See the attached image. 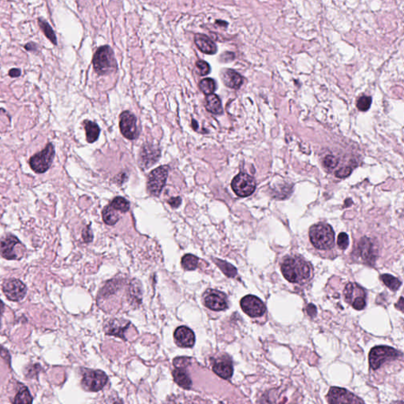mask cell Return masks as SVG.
<instances>
[{
    "label": "cell",
    "mask_w": 404,
    "mask_h": 404,
    "mask_svg": "<svg viewBox=\"0 0 404 404\" xmlns=\"http://www.w3.org/2000/svg\"><path fill=\"white\" fill-rule=\"evenodd\" d=\"M199 258L193 255H185L182 258V266L185 270H194L198 267Z\"/></svg>",
    "instance_id": "obj_26"
},
{
    "label": "cell",
    "mask_w": 404,
    "mask_h": 404,
    "mask_svg": "<svg viewBox=\"0 0 404 404\" xmlns=\"http://www.w3.org/2000/svg\"><path fill=\"white\" fill-rule=\"evenodd\" d=\"M174 338L179 347H192L195 343V335L186 326L177 328L174 332Z\"/></svg>",
    "instance_id": "obj_17"
},
{
    "label": "cell",
    "mask_w": 404,
    "mask_h": 404,
    "mask_svg": "<svg viewBox=\"0 0 404 404\" xmlns=\"http://www.w3.org/2000/svg\"><path fill=\"white\" fill-rule=\"evenodd\" d=\"M130 325V323L128 322H119L118 320H114L110 322L109 326L106 328L107 334L125 339L124 331L127 330Z\"/></svg>",
    "instance_id": "obj_22"
},
{
    "label": "cell",
    "mask_w": 404,
    "mask_h": 404,
    "mask_svg": "<svg viewBox=\"0 0 404 404\" xmlns=\"http://www.w3.org/2000/svg\"><path fill=\"white\" fill-rule=\"evenodd\" d=\"M317 310V309H316L315 306L313 305V304H310V305H308L307 310H307L308 314L313 317V316L317 314V310Z\"/></svg>",
    "instance_id": "obj_41"
},
{
    "label": "cell",
    "mask_w": 404,
    "mask_h": 404,
    "mask_svg": "<svg viewBox=\"0 0 404 404\" xmlns=\"http://www.w3.org/2000/svg\"><path fill=\"white\" fill-rule=\"evenodd\" d=\"M82 238L85 243H90L91 241H93V233H92L89 226L85 227V228L83 230Z\"/></svg>",
    "instance_id": "obj_38"
},
{
    "label": "cell",
    "mask_w": 404,
    "mask_h": 404,
    "mask_svg": "<svg viewBox=\"0 0 404 404\" xmlns=\"http://www.w3.org/2000/svg\"><path fill=\"white\" fill-rule=\"evenodd\" d=\"M199 88L205 94H211L217 89V84L213 78L202 79L200 81Z\"/></svg>",
    "instance_id": "obj_32"
},
{
    "label": "cell",
    "mask_w": 404,
    "mask_h": 404,
    "mask_svg": "<svg viewBox=\"0 0 404 404\" xmlns=\"http://www.w3.org/2000/svg\"><path fill=\"white\" fill-rule=\"evenodd\" d=\"M103 220L108 225H114L119 220V214L110 205L104 209L102 213Z\"/></svg>",
    "instance_id": "obj_25"
},
{
    "label": "cell",
    "mask_w": 404,
    "mask_h": 404,
    "mask_svg": "<svg viewBox=\"0 0 404 404\" xmlns=\"http://www.w3.org/2000/svg\"><path fill=\"white\" fill-rule=\"evenodd\" d=\"M310 242L316 249L328 251L332 248L335 243V232L331 225L319 223L310 227L309 231Z\"/></svg>",
    "instance_id": "obj_2"
},
{
    "label": "cell",
    "mask_w": 404,
    "mask_h": 404,
    "mask_svg": "<svg viewBox=\"0 0 404 404\" xmlns=\"http://www.w3.org/2000/svg\"><path fill=\"white\" fill-rule=\"evenodd\" d=\"M38 23H39V27L41 29L42 31L43 32L44 35L47 37V39H49L50 41L52 42L53 44L57 45V38L54 33L52 28L51 27L49 24L47 23L44 20L39 18L38 19Z\"/></svg>",
    "instance_id": "obj_27"
},
{
    "label": "cell",
    "mask_w": 404,
    "mask_h": 404,
    "mask_svg": "<svg viewBox=\"0 0 404 404\" xmlns=\"http://www.w3.org/2000/svg\"><path fill=\"white\" fill-rule=\"evenodd\" d=\"M26 287L18 279H10L4 282L2 292L6 298L13 302H19L26 297Z\"/></svg>",
    "instance_id": "obj_10"
},
{
    "label": "cell",
    "mask_w": 404,
    "mask_h": 404,
    "mask_svg": "<svg viewBox=\"0 0 404 404\" xmlns=\"http://www.w3.org/2000/svg\"><path fill=\"white\" fill-rule=\"evenodd\" d=\"M372 103V99L370 97L363 96L358 100L357 108L361 111H367L369 110Z\"/></svg>",
    "instance_id": "obj_33"
},
{
    "label": "cell",
    "mask_w": 404,
    "mask_h": 404,
    "mask_svg": "<svg viewBox=\"0 0 404 404\" xmlns=\"http://www.w3.org/2000/svg\"><path fill=\"white\" fill-rule=\"evenodd\" d=\"M110 205L117 211L122 212V213H126L130 209V202L127 200L125 199L124 197H115L110 202Z\"/></svg>",
    "instance_id": "obj_31"
},
{
    "label": "cell",
    "mask_w": 404,
    "mask_h": 404,
    "mask_svg": "<svg viewBox=\"0 0 404 404\" xmlns=\"http://www.w3.org/2000/svg\"><path fill=\"white\" fill-rule=\"evenodd\" d=\"M352 169L349 167H345V168H340L335 172V176L339 179H343V178L347 177L351 175Z\"/></svg>",
    "instance_id": "obj_37"
},
{
    "label": "cell",
    "mask_w": 404,
    "mask_h": 404,
    "mask_svg": "<svg viewBox=\"0 0 404 404\" xmlns=\"http://www.w3.org/2000/svg\"><path fill=\"white\" fill-rule=\"evenodd\" d=\"M231 188L239 197H248L255 192L256 183L255 179L248 174L239 173L233 179Z\"/></svg>",
    "instance_id": "obj_9"
},
{
    "label": "cell",
    "mask_w": 404,
    "mask_h": 404,
    "mask_svg": "<svg viewBox=\"0 0 404 404\" xmlns=\"http://www.w3.org/2000/svg\"><path fill=\"white\" fill-rule=\"evenodd\" d=\"M381 280H382L383 283H384L390 290L394 291V292L398 290L399 288H401V284H402L401 280H399L398 278H396L395 276H392V275H382V276H381Z\"/></svg>",
    "instance_id": "obj_30"
},
{
    "label": "cell",
    "mask_w": 404,
    "mask_h": 404,
    "mask_svg": "<svg viewBox=\"0 0 404 404\" xmlns=\"http://www.w3.org/2000/svg\"><path fill=\"white\" fill-rule=\"evenodd\" d=\"M214 262L217 264V266L220 268V270L228 277H235L237 275V269L232 264H229L227 261L220 260V259H214Z\"/></svg>",
    "instance_id": "obj_28"
},
{
    "label": "cell",
    "mask_w": 404,
    "mask_h": 404,
    "mask_svg": "<svg viewBox=\"0 0 404 404\" xmlns=\"http://www.w3.org/2000/svg\"><path fill=\"white\" fill-rule=\"evenodd\" d=\"M54 156H55L54 146L51 143H48L41 152L36 153L30 158V168L35 173H44L51 167Z\"/></svg>",
    "instance_id": "obj_5"
},
{
    "label": "cell",
    "mask_w": 404,
    "mask_h": 404,
    "mask_svg": "<svg viewBox=\"0 0 404 404\" xmlns=\"http://www.w3.org/2000/svg\"><path fill=\"white\" fill-rule=\"evenodd\" d=\"M401 353L393 347L388 346H379L373 347L369 355V366L371 369H379L384 363L393 361L401 356Z\"/></svg>",
    "instance_id": "obj_4"
},
{
    "label": "cell",
    "mask_w": 404,
    "mask_h": 404,
    "mask_svg": "<svg viewBox=\"0 0 404 404\" xmlns=\"http://www.w3.org/2000/svg\"><path fill=\"white\" fill-rule=\"evenodd\" d=\"M281 272L289 282L298 284L310 278L312 267L302 257L292 255L284 257L281 264Z\"/></svg>",
    "instance_id": "obj_1"
},
{
    "label": "cell",
    "mask_w": 404,
    "mask_h": 404,
    "mask_svg": "<svg viewBox=\"0 0 404 404\" xmlns=\"http://www.w3.org/2000/svg\"><path fill=\"white\" fill-rule=\"evenodd\" d=\"M337 244L341 250H346L349 245V237L346 233L342 232L339 234L337 239Z\"/></svg>",
    "instance_id": "obj_36"
},
{
    "label": "cell",
    "mask_w": 404,
    "mask_h": 404,
    "mask_svg": "<svg viewBox=\"0 0 404 404\" xmlns=\"http://www.w3.org/2000/svg\"><path fill=\"white\" fill-rule=\"evenodd\" d=\"M196 67L198 70V73L201 76H205V75L209 74L211 71V67L209 66L207 62L203 61V60H199L196 63Z\"/></svg>",
    "instance_id": "obj_34"
},
{
    "label": "cell",
    "mask_w": 404,
    "mask_h": 404,
    "mask_svg": "<svg viewBox=\"0 0 404 404\" xmlns=\"http://www.w3.org/2000/svg\"><path fill=\"white\" fill-rule=\"evenodd\" d=\"M168 176V168L167 166H161L150 172L148 178V190L152 196L160 195L167 181Z\"/></svg>",
    "instance_id": "obj_7"
},
{
    "label": "cell",
    "mask_w": 404,
    "mask_h": 404,
    "mask_svg": "<svg viewBox=\"0 0 404 404\" xmlns=\"http://www.w3.org/2000/svg\"><path fill=\"white\" fill-rule=\"evenodd\" d=\"M93 64L95 71L100 75L109 74L117 69L114 52L108 45L99 47L93 56Z\"/></svg>",
    "instance_id": "obj_3"
},
{
    "label": "cell",
    "mask_w": 404,
    "mask_h": 404,
    "mask_svg": "<svg viewBox=\"0 0 404 404\" xmlns=\"http://www.w3.org/2000/svg\"><path fill=\"white\" fill-rule=\"evenodd\" d=\"M85 132H86V140L89 143H93L98 139L101 130L98 125L92 121L86 120L84 122Z\"/></svg>",
    "instance_id": "obj_24"
},
{
    "label": "cell",
    "mask_w": 404,
    "mask_h": 404,
    "mask_svg": "<svg viewBox=\"0 0 404 404\" xmlns=\"http://www.w3.org/2000/svg\"><path fill=\"white\" fill-rule=\"evenodd\" d=\"M21 244L19 239L14 235L5 237L0 243V255L7 260H17L19 256L15 251L16 246Z\"/></svg>",
    "instance_id": "obj_16"
},
{
    "label": "cell",
    "mask_w": 404,
    "mask_h": 404,
    "mask_svg": "<svg viewBox=\"0 0 404 404\" xmlns=\"http://www.w3.org/2000/svg\"><path fill=\"white\" fill-rule=\"evenodd\" d=\"M160 154L161 152L160 148H156V146L152 145L143 146L139 156V164L141 168L147 169L154 164H156L160 159Z\"/></svg>",
    "instance_id": "obj_15"
},
{
    "label": "cell",
    "mask_w": 404,
    "mask_h": 404,
    "mask_svg": "<svg viewBox=\"0 0 404 404\" xmlns=\"http://www.w3.org/2000/svg\"><path fill=\"white\" fill-rule=\"evenodd\" d=\"M235 59V54L232 52H224L220 55V60L222 62H230L232 61L233 59Z\"/></svg>",
    "instance_id": "obj_39"
},
{
    "label": "cell",
    "mask_w": 404,
    "mask_h": 404,
    "mask_svg": "<svg viewBox=\"0 0 404 404\" xmlns=\"http://www.w3.org/2000/svg\"><path fill=\"white\" fill-rule=\"evenodd\" d=\"M3 308H4V304L3 302L0 300V314H2V312H3Z\"/></svg>",
    "instance_id": "obj_45"
},
{
    "label": "cell",
    "mask_w": 404,
    "mask_h": 404,
    "mask_svg": "<svg viewBox=\"0 0 404 404\" xmlns=\"http://www.w3.org/2000/svg\"><path fill=\"white\" fill-rule=\"evenodd\" d=\"M14 404H31L33 403V397L30 391L26 387H22L15 396Z\"/></svg>",
    "instance_id": "obj_29"
},
{
    "label": "cell",
    "mask_w": 404,
    "mask_h": 404,
    "mask_svg": "<svg viewBox=\"0 0 404 404\" xmlns=\"http://www.w3.org/2000/svg\"><path fill=\"white\" fill-rule=\"evenodd\" d=\"M176 369L173 371L174 380L182 388L189 389L191 387V379L189 377L187 371L184 369V366H176Z\"/></svg>",
    "instance_id": "obj_21"
},
{
    "label": "cell",
    "mask_w": 404,
    "mask_h": 404,
    "mask_svg": "<svg viewBox=\"0 0 404 404\" xmlns=\"http://www.w3.org/2000/svg\"><path fill=\"white\" fill-rule=\"evenodd\" d=\"M216 23L220 25V26H225V27H227V22H223V21H217V22H216Z\"/></svg>",
    "instance_id": "obj_44"
},
{
    "label": "cell",
    "mask_w": 404,
    "mask_h": 404,
    "mask_svg": "<svg viewBox=\"0 0 404 404\" xmlns=\"http://www.w3.org/2000/svg\"><path fill=\"white\" fill-rule=\"evenodd\" d=\"M136 122V117L130 111H124L121 114L119 126L121 133L125 138L130 140H134L138 137Z\"/></svg>",
    "instance_id": "obj_14"
},
{
    "label": "cell",
    "mask_w": 404,
    "mask_h": 404,
    "mask_svg": "<svg viewBox=\"0 0 404 404\" xmlns=\"http://www.w3.org/2000/svg\"><path fill=\"white\" fill-rule=\"evenodd\" d=\"M240 305L245 314L251 318L260 317L266 311V307L262 301L256 296L251 294L243 297L241 300Z\"/></svg>",
    "instance_id": "obj_12"
},
{
    "label": "cell",
    "mask_w": 404,
    "mask_h": 404,
    "mask_svg": "<svg viewBox=\"0 0 404 404\" xmlns=\"http://www.w3.org/2000/svg\"><path fill=\"white\" fill-rule=\"evenodd\" d=\"M205 109L213 114H221L223 112V108L221 105L220 99L217 95L213 93L208 95L205 102Z\"/></svg>",
    "instance_id": "obj_23"
},
{
    "label": "cell",
    "mask_w": 404,
    "mask_h": 404,
    "mask_svg": "<svg viewBox=\"0 0 404 404\" xmlns=\"http://www.w3.org/2000/svg\"><path fill=\"white\" fill-rule=\"evenodd\" d=\"M9 75L11 77H19L20 75H21V71L19 69H17V68H14V69H11L9 71Z\"/></svg>",
    "instance_id": "obj_42"
},
{
    "label": "cell",
    "mask_w": 404,
    "mask_h": 404,
    "mask_svg": "<svg viewBox=\"0 0 404 404\" xmlns=\"http://www.w3.org/2000/svg\"><path fill=\"white\" fill-rule=\"evenodd\" d=\"M327 401L330 404H363L364 401L356 397L349 391L341 388L332 387L327 395Z\"/></svg>",
    "instance_id": "obj_13"
},
{
    "label": "cell",
    "mask_w": 404,
    "mask_h": 404,
    "mask_svg": "<svg viewBox=\"0 0 404 404\" xmlns=\"http://www.w3.org/2000/svg\"><path fill=\"white\" fill-rule=\"evenodd\" d=\"M25 47L28 51H33V50L36 49V45L34 43H27Z\"/></svg>",
    "instance_id": "obj_43"
},
{
    "label": "cell",
    "mask_w": 404,
    "mask_h": 404,
    "mask_svg": "<svg viewBox=\"0 0 404 404\" xmlns=\"http://www.w3.org/2000/svg\"><path fill=\"white\" fill-rule=\"evenodd\" d=\"M203 297L204 304L209 310L221 311L228 307L227 295L220 291L209 289L205 292Z\"/></svg>",
    "instance_id": "obj_11"
},
{
    "label": "cell",
    "mask_w": 404,
    "mask_h": 404,
    "mask_svg": "<svg viewBox=\"0 0 404 404\" xmlns=\"http://www.w3.org/2000/svg\"><path fill=\"white\" fill-rule=\"evenodd\" d=\"M194 42L197 48L207 55H214L217 53V47L216 43L207 36L204 34H196Z\"/></svg>",
    "instance_id": "obj_20"
},
{
    "label": "cell",
    "mask_w": 404,
    "mask_h": 404,
    "mask_svg": "<svg viewBox=\"0 0 404 404\" xmlns=\"http://www.w3.org/2000/svg\"><path fill=\"white\" fill-rule=\"evenodd\" d=\"M344 299L356 310H363L367 306V292L356 283H349L344 288Z\"/></svg>",
    "instance_id": "obj_6"
},
{
    "label": "cell",
    "mask_w": 404,
    "mask_h": 404,
    "mask_svg": "<svg viewBox=\"0 0 404 404\" xmlns=\"http://www.w3.org/2000/svg\"><path fill=\"white\" fill-rule=\"evenodd\" d=\"M109 381L106 373L101 370H86L83 374L81 384L89 392H98L106 385Z\"/></svg>",
    "instance_id": "obj_8"
},
{
    "label": "cell",
    "mask_w": 404,
    "mask_h": 404,
    "mask_svg": "<svg viewBox=\"0 0 404 404\" xmlns=\"http://www.w3.org/2000/svg\"><path fill=\"white\" fill-rule=\"evenodd\" d=\"M339 164L336 158L333 156H327L324 160V166L327 168L329 171H332L334 168H336V166Z\"/></svg>",
    "instance_id": "obj_35"
},
{
    "label": "cell",
    "mask_w": 404,
    "mask_h": 404,
    "mask_svg": "<svg viewBox=\"0 0 404 404\" xmlns=\"http://www.w3.org/2000/svg\"><path fill=\"white\" fill-rule=\"evenodd\" d=\"M168 202L172 208L176 209V208L180 207V205H181L182 198L180 197H172L171 199L168 200Z\"/></svg>",
    "instance_id": "obj_40"
},
{
    "label": "cell",
    "mask_w": 404,
    "mask_h": 404,
    "mask_svg": "<svg viewBox=\"0 0 404 404\" xmlns=\"http://www.w3.org/2000/svg\"><path fill=\"white\" fill-rule=\"evenodd\" d=\"M213 370L216 374L218 375L221 378H231L233 375V365L231 360L228 359H218L214 363Z\"/></svg>",
    "instance_id": "obj_19"
},
{
    "label": "cell",
    "mask_w": 404,
    "mask_h": 404,
    "mask_svg": "<svg viewBox=\"0 0 404 404\" xmlns=\"http://www.w3.org/2000/svg\"><path fill=\"white\" fill-rule=\"evenodd\" d=\"M223 84L231 89H238L243 85V77L240 73L231 69H223L220 73Z\"/></svg>",
    "instance_id": "obj_18"
}]
</instances>
